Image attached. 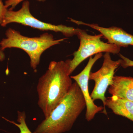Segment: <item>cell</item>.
<instances>
[{
    "mask_svg": "<svg viewBox=\"0 0 133 133\" xmlns=\"http://www.w3.org/2000/svg\"><path fill=\"white\" fill-rule=\"evenodd\" d=\"M69 59L52 61L47 70L38 79L37 86L38 107L44 118L48 117L71 88Z\"/></svg>",
    "mask_w": 133,
    "mask_h": 133,
    "instance_id": "1",
    "label": "cell"
},
{
    "mask_svg": "<svg viewBox=\"0 0 133 133\" xmlns=\"http://www.w3.org/2000/svg\"><path fill=\"white\" fill-rule=\"evenodd\" d=\"M86 107L83 94L75 82L64 98L33 133H63L69 131Z\"/></svg>",
    "mask_w": 133,
    "mask_h": 133,
    "instance_id": "2",
    "label": "cell"
},
{
    "mask_svg": "<svg viewBox=\"0 0 133 133\" xmlns=\"http://www.w3.org/2000/svg\"><path fill=\"white\" fill-rule=\"evenodd\" d=\"M6 38L0 42V49L3 51L7 48H15L23 50L30 59V66L36 70L40 63L41 56L46 50L54 45L60 44L67 38L55 39L48 33L39 37H30L22 35L19 31L9 28L5 33Z\"/></svg>",
    "mask_w": 133,
    "mask_h": 133,
    "instance_id": "3",
    "label": "cell"
},
{
    "mask_svg": "<svg viewBox=\"0 0 133 133\" xmlns=\"http://www.w3.org/2000/svg\"><path fill=\"white\" fill-rule=\"evenodd\" d=\"M30 7L29 2L26 0L23 2L21 8L19 10L14 11L8 9L1 26L5 27L10 23H15L42 31L60 32L66 37L77 36L81 29L62 24L55 25L42 21L31 14Z\"/></svg>",
    "mask_w": 133,
    "mask_h": 133,
    "instance_id": "4",
    "label": "cell"
},
{
    "mask_svg": "<svg viewBox=\"0 0 133 133\" xmlns=\"http://www.w3.org/2000/svg\"><path fill=\"white\" fill-rule=\"evenodd\" d=\"M77 36L80 41V44L77 50L73 53V58L69 59L70 75L82 62L89 57L103 52L115 55L118 54L120 51V47L101 41L103 36L101 34L91 35L80 29Z\"/></svg>",
    "mask_w": 133,
    "mask_h": 133,
    "instance_id": "5",
    "label": "cell"
},
{
    "mask_svg": "<svg viewBox=\"0 0 133 133\" xmlns=\"http://www.w3.org/2000/svg\"><path fill=\"white\" fill-rule=\"evenodd\" d=\"M122 59L114 61L112 59L110 53L106 52L104 55V60L102 66L94 72H91L89 80H93L95 85L90 95L93 101L100 99L104 104L103 113L107 115L105 108L106 98L105 94L108 88L113 83L115 71L121 65Z\"/></svg>",
    "mask_w": 133,
    "mask_h": 133,
    "instance_id": "6",
    "label": "cell"
},
{
    "mask_svg": "<svg viewBox=\"0 0 133 133\" xmlns=\"http://www.w3.org/2000/svg\"><path fill=\"white\" fill-rule=\"evenodd\" d=\"M102 56V53H99L95 55L93 57H90L86 66L81 72L76 76H71V78L78 84L84 95L86 105L85 119L88 122L93 119L98 113L104 111V107L95 104L88 90V83L91 70L94 64Z\"/></svg>",
    "mask_w": 133,
    "mask_h": 133,
    "instance_id": "7",
    "label": "cell"
},
{
    "mask_svg": "<svg viewBox=\"0 0 133 133\" xmlns=\"http://www.w3.org/2000/svg\"><path fill=\"white\" fill-rule=\"evenodd\" d=\"M71 21L78 25L88 26L98 31L109 43L120 47L127 48L129 45H133V35L128 33L123 29L115 26L109 28L101 27L97 24H89L82 21L70 19Z\"/></svg>",
    "mask_w": 133,
    "mask_h": 133,
    "instance_id": "8",
    "label": "cell"
},
{
    "mask_svg": "<svg viewBox=\"0 0 133 133\" xmlns=\"http://www.w3.org/2000/svg\"><path fill=\"white\" fill-rule=\"evenodd\" d=\"M108 92L112 96L133 101V77L114 76Z\"/></svg>",
    "mask_w": 133,
    "mask_h": 133,
    "instance_id": "9",
    "label": "cell"
},
{
    "mask_svg": "<svg viewBox=\"0 0 133 133\" xmlns=\"http://www.w3.org/2000/svg\"><path fill=\"white\" fill-rule=\"evenodd\" d=\"M106 106L115 114L126 117L133 122V101L112 96L106 98Z\"/></svg>",
    "mask_w": 133,
    "mask_h": 133,
    "instance_id": "10",
    "label": "cell"
},
{
    "mask_svg": "<svg viewBox=\"0 0 133 133\" xmlns=\"http://www.w3.org/2000/svg\"><path fill=\"white\" fill-rule=\"evenodd\" d=\"M3 118L7 121L12 123L17 127L20 130V132L19 133H33L30 130L26 124V115L24 111H18L17 112V121L18 122L19 124L16 123L14 121H10L9 120H8L3 117Z\"/></svg>",
    "mask_w": 133,
    "mask_h": 133,
    "instance_id": "11",
    "label": "cell"
},
{
    "mask_svg": "<svg viewBox=\"0 0 133 133\" xmlns=\"http://www.w3.org/2000/svg\"><path fill=\"white\" fill-rule=\"evenodd\" d=\"M26 0H6L5 2V7L10 10H13L20 3ZM40 2H44L46 0H37Z\"/></svg>",
    "mask_w": 133,
    "mask_h": 133,
    "instance_id": "12",
    "label": "cell"
},
{
    "mask_svg": "<svg viewBox=\"0 0 133 133\" xmlns=\"http://www.w3.org/2000/svg\"><path fill=\"white\" fill-rule=\"evenodd\" d=\"M119 56L122 59L121 65L124 69L127 67H133V61L129 59L121 54H119Z\"/></svg>",
    "mask_w": 133,
    "mask_h": 133,
    "instance_id": "13",
    "label": "cell"
},
{
    "mask_svg": "<svg viewBox=\"0 0 133 133\" xmlns=\"http://www.w3.org/2000/svg\"><path fill=\"white\" fill-rule=\"evenodd\" d=\"M8 9L5 7V4L0 0V25L2 23Z\"/></svg>",
    "mask_w": 133,
    "mask_h": 133,
    "instance_id": "14",
    "label": "cell"
},
{
    "mask_svg": "<svg viewBox=\"0 0 133 133\" xmlns=\"http://www.w3.org/2000/svg\"><path fill=\"white\" fill-rule=\"evenodd\" d=\"M5 55L3 51L0 49V62H2L5 60Z\"/></svg>",
    "mask_w": 133,
    "mask_h": 133,
    "instance_id": "15",
    "label": "cell"
}]
</instances>
